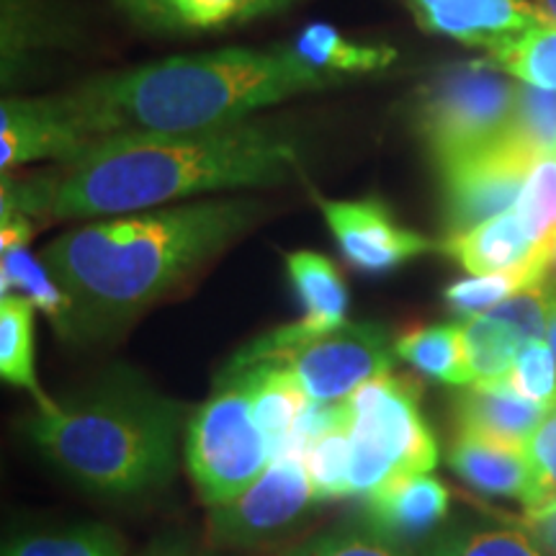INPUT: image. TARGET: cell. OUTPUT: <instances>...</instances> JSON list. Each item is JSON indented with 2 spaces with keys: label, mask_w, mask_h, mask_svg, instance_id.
I'll return each instance as SVG.
<instances>
[{
  "label": "cell",
  "mask_w": 556,
  "mask_h": 556,
  "mask_svg": "<svg viewBox=\"0 0 556 556\" xmlns=\"http://www.w3.org/2000/svg\"><path fill=\"white\" fill-rule=\"evenodd\" d=\"M258 217L253 199H201L70 229L41 250L70 302V336L127 325L186 287Z\"/></svg>",
  "instance_id": "7a4b0ae2"
},
{
  "label": "cell",
  "mask_w": 556,
  "mask_h": 556,
  "mask_svg": "<svg viewBox=\"0 0 556 556\" xmlns=\"http://www.w3.org/2000/svg\"><path fill=\"white\" fill-rule=\"evenodd\" d=\"M552 278H556V235L552 240V274H548Z\"/></svg>",
  "instance_id": "60d3db41"
},
{
  "label": "cell",
  "mask_w": 556,
  "mask_h": 556,
  "mask_svg": "<svg viewBox=\"0 0 556 556\" xmlns=\"http://www.w3.org/2000/svg\"><path fill=\"white\" fill-rule=\"evenodd\" d=\"M351 433V495L368 497L389 479L430 475L438 443L420 413V387L392 371L345 400Z\"/></svg>",
  "instance_id": "8992f818"
},
{
  "label": "cell",
  "mask_w": 556,
  "mask_h": 556,
  "mask_svg": "<svg viewBox=\"0 0 556 556\" xmlns=\"http://www.w3.org/2000/svg\"><path fill=\"white\" fill-rule=\"evenodd\" d=\"M528 490L523 497V510L528 518L546 516L556 510V409H548L536 433L526 443Z\"/></svg>",
  "instance_id": "4dcf8cb0"
},
{
  "label": "cell",
  "mask_w": 556,
  "mask_h": 556,
  "mask_svg": "<svg viewBox=\"0 0 556 556\" xmlns=\"http://www.w3.org/2000/svg\"><path fill=\"white\" fill-rule=\"evenodd\" d=\"M291 556H397L394 548L387 544L377 533H358V531H340L328 536L309 541L299 546Z\"/></svg>",
  "instance_id": "d590c367"
},
{
  "label": "cell",
  "mask_w": 556,
  "mask_h": 556,
  "mask_svg": "<svg viewBox=\"0 0 556 556\" xmlns=\"http://www.w3.org/2000/svg\"><path fill=\"white\" fill-rule=\"evenodd\" d=\"M317 206L348 266L364 274H384L433 250L426 235L402 227L379 199L338 201L317 197Z\"/></svg>",
  "instance_id": "8fae6325"
},
{
  "label": "cell",
  "mask_w": 556,
  "mask_h": 556,
  "mask_svg": "<svg viewBox=\"0 0 556 556\" xmlns=\"http://www.w3.org/2000/svg\"><path fill=\"white\" fill-rule=\"evenodd\" d=\"M528 536L536 541L541 552L556 556V510L539 518H528Z\"/></svg>",
  "instance_id": "8d00e7d4"
},
{
  "label": "cell",
  "mask_w": 556,
  "mask_h": 556,
  "mask_svg": "<svg viewBox=\"0 0 556 556\" xmlns=\"http://www.w3.org/2000/svg\"><path fill=\"white\" fill-rule=\"evenodd\" d=\"M86 144L62 114L58 99H9L0 106V168L37 160L70 163Z\"/></svg>",
  "instance_id": "4fadbf2b"
},
{
  "label": "cell",
  "mask_w": 556,
  "mask_h": 556,
  "mask_svg": "<svg viewBox=\"0 0 556 556\" xmlns=\"http://www.w3.org/2000/svg\"><path fill=\"white\" fill-rule=\"evenodd\" d=\"M516 93L518 80L490 60L443 67L422 88L415 127L438 173L495 148L510 127Z\"/></svg>",
  "instance_id": "52a82bcc"
},
{
  "label": "cell",
  "mask_w": 556,
  "mask_h": 556,
  "mask_svg": "<svg viewBox=\"0 0 556 556\" xmlns=\"http://www.w3.org/2000/svg\"><path fill=\"white\" fill-rule=\"evenodd\" d=\"M3 556H127L124 541L114 528L86 523L70 526L62 531L29 533L11 541Z\"/></svg>",
  "instance_id": "83f0119b"
},
{
  "label": "cell",
  "mask_w": 556,
  "mask_h": 556,
  "mask_svg": "<svg viewBox=\"0 0 556 556\" xmlns=\"http://www.w3.org/2000/svg\"><path fill=\"white\" fill-rule=\"evenodd\" d=\"M448 464L464 482L484 495L516 497L523 503L531 479L526 448L458 433L448 451Z\"/></svg>",
  "instance_id": "d6986e66"
},
{
  "label": "cell",
  "mask_w": 556,
  "mask_h": 556,
  "mask_svg": "<svg viewBox=\"0 0 556 556\" xmlns=\"http://www.w3.org/2000/svg\"><path fill=\"white\" fill-rule=\"evenodd\" d=\"M451 495L433 475L389 479L366 497V520L381 539H420L446 518Z\"/></svg>",
  "instance_id": "5bb4252c"
},
{
  "label": "cell",
  "mask_w": 556,
  "mask_h": 556,
  "mask_svg": "<svg viewBox=\"0 0 556 556\" xmlns=\"http://www.w3.org/2000/svg\"><path fill=\"white\" fill-rule=\"evenodd\" d=\"M536 163L503 137L495 148L441 170L446 238L510 212L518 204L528 170Z\"/></svg>",
  "instance_id": "30bf717a"
},
{
  "label": "cell",
  "mask_w": 556,
  "mask_h": 556,
  "mask_svg": "<svg viewBox=\"0 0 556 556\" xmlns=\"http://www.w3.org/2000/svg\"><path fill=\"white\" fill-rule=\"evenodd\" d=\"M299 150L253 119L197 131L103 137L80 157L26 178H3V208L34 219H96L219 191L281 186Z\"/></svg>",
  "instance_id": "6da1fadb"
},
{
  "label": "cell",
  "mask_w": 556,
  "mask_h": 556,
  "mask_svg": "<svg viewBox=\"0 0 556 556\" xmlns=\"http://www.w3.org/2000/svg\"><path fill=\"white\" fill-rule=\"evenodd\" d=\"M270 458L248 379L222 371L219 392L193 413L186 430V464L201 500L214 507L242 495Z\"/></svg>",
  "instance_id": "ba28073f"
},
{
  "label": "cell",
  "mask_w": 556,
  "mask_h": 556,
  "mask_svg": "<svg viewBox=\"0 0 556 556\" xmlns=\"http://www.w3.org/2000/svg\"><path fill=\"white\" fill-rule=\"evenodd\" d=\"M302 458L317 503L351 495V433H348V426L332 428L315 438Z\"/></svg>",
  "instance_id": "f546056e"
},
{
  "label": "cell",
  "mask_w": 556,
  "mask_h": 556,
  "mask_svg": "<svg viewBox=\"0 0 556 556\" xmlns=\"http://www.w3.org/2000/svg\"><path fill=\"white\" fill-rule=\"evenodd\" d=\"M291 50L312 70L330 78H338L340 73H374L397 60L392 47L356 45L328 24H312L299 31Z\"/></svg>",
  "instance_id": "cb8c5ba5"
},
{
  "label": "cell",
  "mask_w": 556,
  "mask_h": 556,
  "mask_svg": "<svg viewBox=\"0 0 556 556\" xmlns=\"http://www.w3.org/2000/svg\"><path fill=\"white\" fill-rule=\"evenodd\" d=\"M546 415V407L520 397L505 381L469 384L456 397L458 433L505 443V446L526 448Z\"/></svg>",
  "instance_id": "9a60e30c"
},
{
  "label": "cell",
  "mask_w": 556,
  "mask_h": 556,
  "mask_svg": "<svg viewBox=\"0 0 556 556\" xmlns=\"http://www.w3.org/2000/svg\"><path fill=\"white\" fill-rule=\"evenodd\" d=\"M283 258L291 287L304 307L302 319L317 328H338L348 323V289L332 261L312 250H294Z\"/></svg>",
  "instance_id": "44dd1931"
},
{
  "label": "cell",
  "mask_w": 556,
  "mask_h": 556,
  "mask_svg": "<svg viewBox=\"0 0 556 556\" xmlns=\"http://www.w3.org/2000/svg\"><path fill=\"white\" fill-rule=\"evenodd\" d=\"M227 374H240L248 379L253 394V415L266 435L270 454L281 456L291 446L296 422L309 405L307 392L291 377L287 368L274 364H250L225 368Z\"/></svg>",
  "instance_id": "ac0fdd59"
},
{
  "label": "cell",
  "mask_w": 556,
  "mask_h": 556,
  "mask_svg": "<svg viewBox=\"0 0 556 556\" xmlns=\"http://www.w3.org/2000/svg\"><path fill=\"white\" fill-rule=\"evenodd\" d=\"M552 240L548 238L539 253L531 261L523 263L520 268L503 270V274H486V276H469L462 281H454L443 291V299L456 315L471 317V315H486L500 304L507 302L510 296L520 294L523 289L536 287V283L546 281L552 274Z\"/></svg>",
  "instance_id": "7402d4cb"
},
{
  "label": "cell",
  "mask_w": 556,
  "mask_h": 556,
  "mask_svg": "<svg viewBox=\"0 0 556 556\" xmlns=\"http://www.w3.org/2000/svg\"><path fill=\"white\" fill-rule=\"evenodd\" d=\"M0 291L26 296L58 325L60 332H67L70 302L65 291L47 270L45 261L34 258L26 245H0Z\"/></svg>",
  "instance_id": "d4e9b609"
},
{
  "label": "cell",
  "mask_w": 556,
  "mask_h": 556,
  "mask_svg": "<svg viewBox=\"0 0 556 556\" xmlns=\"http://www.w3.org/2000/svg\"><path fill=\"white\" fill-rule=\"evenodd\" d=\"M536 9L544 13V18L548 21V24H556V0H531Z\"/></svg>",
  "instance_id": "f35d334b"
},
{
  "label": "cell",
  "mask_w": 556,
  "mask_h": 556,
  "mask_svg": "<svg viewBox=\"0 0 556 556\" xmlns=\"http://www.w3.org/2000/svg\"><path fill=\"white\" fill-rule=\"evenodd\" d=\"M394 358V340L377 323L317 328L307 319H296L255 338L229 364L281 366L312 402H345L366 381L392 371Z\"/></svg>",
  "instance_id": "5b68a950"
},
{
  "label": "cell",
  "mask_w": 556,
  "mask_h": 556,
  "mask_svg": "<svg viewBox=\"0 0 556 556\" xmlns=\"http://www.w3.org/2000/svg\"><path fill=\"white\" fill-rule=\"evenodd\" d=\"M426 556H544V552L528 533L482 528V531H458L438 539Z\"/></svg>",
  "instance_id": "836d02e7"
},
{
  "label": "cell",
  "mask_w": 556,
  "mask_h": 556,
  "mask_svg": "<svg viewBox=\"0 0 556 556\" xmlns=\"http://www.w3.org/2000/svg\"><path fill=\"white\" fill-rule=\"evenodd\" d=\"M336 83L338 78L299 60L291 47L268 52L232 47L103 75L54 99L88 150L114 135L197 131L235 124L291 96Z\"/></svg>",
  "instance_id": "3957f363"
},
{
  "label": "cell",
  "mask_w": 556,
  "mask_h": 556,
  "mask_svg": "<svg viewBox=\"0 0 556 556\" xmlns=\"http://www.w3.org/2000/svg\"><path fill=\"white\" fill-rule=\"evenodd\" d=\"M180 420L176 400L116 374L52 409H37L26 433L86 490L129 497L165 484L176 471Z\"/></svg>",
  "instance_id": "277c9868"
},
{
  "label": "cell",
  "mask_w": 556,
  "mask_h": 556,
  "mask_svg": "<svg viewBox=\"0 0 556 556\" xmlns=\"http://www.w3.org/2000/svg\"><path fill=\"white\" fill-rule=\"evenodd\" d=\"M462 330L464 343H467L471 384L503 381L510 374L520 348L526 343L518 336V330L495 315H490V312L486 315L464 317Z\"/></svg>",
  "instance_id": "484cf974"
},
{
  "label": "cell",
  "mask_w": 556,
  "mask_h": 556,
  "mask_svg": "<svg viewBox=\"0 0 556 556\" xmlns=\"http://www.w3.org/2000/svg\"><path fill=\"white\" fill-rule=\"evenodd\" d=\"M294 0H116V5L150 31H214L268 16Z\"/></svg>",
  "instance_id": "2e32d148"
},
{
  "label": "cell",
  "mask_w": 556,
  "mask_h": 556,
  "mask_svg": "<svg viewBox=\"0 0 556 556\" xmlns=\"http://www.w3.org/2000/svg\"><path fill=\"white\" fill-rule=\"evenodd\" d=\"M486 60L520 83L556 93V24L533 26L486 52Z\"/></svg>",
  "instance_id": "4316f807"
},
{
  "label": "cell",
  "mask_w": 556,
  "mask_h": 556,
  "mask_svg": "<svg viewBox=\"0 0 556 556\" xmlns=\"http://www.w3.org/2000/svg\"><path fill=\"white\" fill-rule=\"evenodd\" d=\"M520 397L552 409L556 405V356L548 340H528L503 379Z\"/></svg>",
  "instance_id": "d6a6232c"
},
{
  "label": "cell",
  "mask_w": 556,
  "mask_h": 556,
  "mask_svg": "<svg viewBox=\"0 0 556 556\" xmlns=\"http://www.w3.org/2000/svg\"><path fill=\"white\" fill-rule=\"evenodd\" d=\"M541 245L544 242L533 240L516 208H510L467 232L448 235L441 242V250L469 276H486L520 268L539 253Z\"/></svg>",
  "instance_id": "e0dca14e"
},
{
  "label": "cell",
  "mask_w": 556,
  "mask_h": 556,
  "mask_svg": "<svg viewBox=\"0 0 556 556\" xmlns=\"http://www.w3.org/2000/svg\"><path fill=\"white\" fill-rule=\"evenodd\" d=\"M556 281V278H554ZM546 340L548 345H552L554 356H556V299H554V307H552V315H548V332H546Z\"/></svg>",
  "instance_id": "ab89813d"
},
{
  "label": "cell",
  "mask_w": 556,
  "mask_h": 556,
  "mask_svg": "<svg viewBox=\"0 0 556 556\" xmlns=\"http://www.w3.org/2000/svg\"><path fill=\"white\" fill-rule=\"evenodd\" d=\"M144 556H212V554L199 552V548H191L186 544H157L152 546Z\"/></svg>",
  "instance_id": "74e56055"
},
{
  "label": "cell",
  "mask_w": 556,
  "mask_h": 556,
  "mask_svg": "<svg viewBox=\"0 0 556 556\" xmlns=\"http://www.w3.org/2000/svg\"><path fill=\"white\" fill-rule=\"evenodd\" d=\"M556 299V281L552 276L536 287L523 289L520 294L510 296L490 312L497 319L518 330V336L526 340H546L548 332V315H552Z\"/></svg>",
  "instance_id": "e575fe53"
},
{
  "label": "cell",
  "mask_w": 556,
  "mask_h": 556,
  "mask_svg": "<svg viewBox=\"0 0 556 556\" xmlns=\"http://www.w3.org/2000/svg\"><path fill=\"white\" fill-rule=\"evenodd\" d=\"M417 26L490 52L533 26L548 24L531 0H402Z\"/></svg>",
  "instance_id": "7c38bea8"
},
{
  "label": "cell",
  "mask_w": 556,
  "mask_h": 556,
  "mask_svg": "<svg viewBox=\"0 0 556 556\" xmlns=\"http://www.w3.org/2000/svg\"><path fill=\"white\" fill-rule=\"evenodd\" d=\"M536 242L556 235V155L541 157L526 176L518 204L513 206Z\"/></svg>",
  "instance_id": "1f68e13d"
},
{
  "label": "cell",
  "mask_w": 556,
  "mask_h": 556,
  "mask_svg": "<svg viewBox=\"0 0 556 556\" xmlns=\"http://www.w3.org/2000/svg\"><path fill=\"white\" fill-rule=\"evenodd\" d=\"M34 312L37 307L21 294H3L0 299V377L29 392L37 409H52L58 402L41 392L34 366Z\"/></svg>",
  "instance_id": "603a6c76"
},
{
  "label": "cell",
  "mask_w": 556,
  "mask_h": 556,
  "mask_svg": "<svg viewBox=\"0 0 556 556\" xmlns=\"http://www.w3.org/2000/svg\"><path fill=\"white\" fill-rule=\"evenodd\" d=\"M317 503L299 454L270 458L266 471L238 497L208 507V536L225 546H258L294 528Z\"/></svg>",
  "instance_id": "9c48e42d"
},
{
  "label": "cell",
  "mask_w": 556,
  "mask_h": 556,
  "mask_svg": "<svg viewBox=\"0 0 556 556\" xmlns=\"http://www.w3.org/2000/svg\"><path fill=\"white\" fill-rule=\"evenodd\" d=\"M394 351L402 361H407L415 371L443 381L451 387H469L471 371L467 358V343H464L462 323L426 325L402 332L394 340Z\"/></svg>",
  "instance_id": "ffe728a7"
},
{
  "label": "cell",
  "mask_w": 556,
  "mask_h": 556,
  "mask_svg": "<svg viewBox=\"0 0 556 556\" xmlns=\"http://www.w3.org/2000/svg\"><path fill=\"white\" fill-rule=\"evenodd\" d=\"M507 139L528 157L556 155V93L518 80L516 109H513Z\"/></svg>",
  "instance_id": "f1b7e54d"
}]
</instances>
